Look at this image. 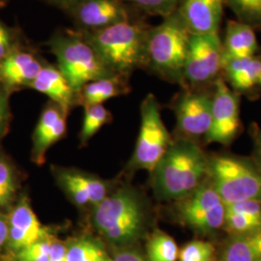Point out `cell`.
<instances>
[{
    "label": "cell",
    "mask_w": 261,
    "mask_h": 261,
    "mask_svg": "<svg viewBox=\"0 0 261 261\" xmlns=\"http://www.w3.org/2000/svg\"><path fill=\"white\" fill-rule=\"evenodd\" d=\"M210 159L193 140L171 142L153 172V187L161 199L181 200L209 176Z\"/></svg>",
    "instance_id": "cell-1"
},
{
    "label": "cell",
    "mask_w": 261,
    "mask_h": 261,
    "mask_svg": "<svg viewBox=\"0 0 261 261\" xmlns=\"http://www.w3.org/2000/svg\"><path fill=\"white\" fill-rule=\"evenodd\" d=\"M149 29L130 19L108 28L84 31L83 34L114 74L125 75L145 64Z\"/></svg>",
    "instance_id": "cell-2"
},
{
    "label": "cell",
    "mask_w": 261,
    "mask_h": 261,
    "mask_svg": "<svg viewBox=\"0 0 261 261\" xmlns=\"http://www.w3.org/2000/svg\"><path fill=\"white\" fill-rule=\"evenodd\" d=\"M49 47L56 56L59 71L75 93L90 82L116 75L106 65L83 32H59L50 39Z\"/></svg>",
    "instance_id": "cell-3"
},
{
    "label": "cell",
    "mask_w": 261,
    "mask_h": 261,
    "mask_svg": "<svg viewBox=\"0 0 261 261\" xmlns=\"http://www.w3.org/2000/svg\"><path fill=\"white\" fill-rule=\"evenodd\" d=\"M144 208L138 196L122 189L95 206V227L110 242L128 244L140 236L145 223Z\"/></svg>",
    "instance_id": "cell-4"
},
{
    "label": "cell",
    "mask_w": 261,
    "mask_h": 261,
    "mask_svg": "<svg viewBox=\"0 0 261 261\" xmlns=\"http://www.w3.org/2000/svg\"><path fill=\"white\" fill-rule=\"evenodd\" d=\"M190 35L176 12L162 24L150 28L145 64L173 81L184 80Z\"/></svg>",
    "instance_id": "cell-5"
},
{
    "label": "cell",
    "mask_w": 261,
    "mask_h": 261,
    "mask_svg": "<svg viewBox=\"0 0 261 261\" xmlns=\"http://www.w3.org/2000/svg\"><path fill=\"white\" fill-rule=\"evenodd\" d=\"M209 177L225 204L261 202V170L231 156L210 159Z\"/></svg>",
    "instance_id": "cell-6"
},
{
    "label": "cell",
    "mask_w": 261,
    "mask_h": 261,
    "mask_svg": "<svg viewBox=\"0 0 261 261\" xmlns=\"http://www.w3.org/2000/svg\"><path fill=\"white\" fill-rule=\"evenodd\" d=\"M171 143L162 119L158 101L149 94L141 103L140 134L132 164L135 168L153 171Z\"/></svg>",
    "instance_id": "cell-7"
},
{
    "label": "cell",
    "mask_w": 261,
    "mask_h": 261,
    "mask_svg": "<svg viewBox=\"0 0 261 261\" xmlns=\"http://www.w3.org/2000/svg\"><path fill=\"white\" fill-rule=\"evenodd\" d=\"M181 200L180 217L193 229L209 233L224 226L225 203L210 181Z\"/></svg>",
    "instance_id": "cell-8"
},
{
    "label": "cell",
    "mask_w": 261,
    "mask_h": 261,
    "mask_svg": "<svg viewBox=\"0 0 261 261\" xmlns=\"http://www.w3.org/2000/svg\"><path fill=\"white\" fill-rule=\"evenodd\" d=\"M223 44L219 33L191 34L188 45L184 80L193 84L214 80L222 69Z\"/></svg>",
    "instance_id": "cell-9"
},
{
    "label": "cell",
    "mask_w": 261,
    "mask_h": 261,
    "mask_svg": "<svg viewBox=\"0 0 261 261\" xmlns=\"http://www.w3.org/2000/svg\"><path fill=\"white\" fill-rule=\"evenodd\" d=\"M240 127L239 99L223 80L216 82L212 97L211 124L205 139L208 142L228 144L236 137Z\"/></svg>",
    "instance_id": "cell-10"
},
{
    "label": "cell",
    "mask_w": 261,
    "mask_h": 261,
    "mask_svg": "<svg viewBox=\"0 0 261 261\" xmlns=\"http://www.w3.org/2000/svg\"><path fill=\"white\" fill-rule=\"evenodd\" d=\"M212 98L204 93L183 94L175 106L178 128L189 137L205 136L211 124Z\"/></svg>",
    "instance_id": "cell-11"
},
{
    "label": "cell",
    "mask_w": 261,
    "mask_h": 261,
    "mask_svg": "<svg viewBox=\"0 0 261 261\" xmlns=\"http://www.w3.org/2000/svg\"><path fill=\"white\" fill-rule=\"evenodd\" d=\"M71 11L76 22L90 30L132 19L127 4L121 0H85Z\"/></svg>",
    "instance_id": "cell-12"
},
{
    "label": "cell",
    "mask_w": 261,
    "mask_h": 261,
    "mask_svg": "<svg viewBox=\"0 0 261 261\" xmlns=\"http://www.w3.org/2000/svg\"><path fill=\"white\" fill-rule=\"evenodd\" d=\"M224 0H182L178 17L190 34L216 33L223 16Z\"/></svg>",
    "instance_id": "cell-13"
},
{
    "label": "cell",
    "mask_w": 261,
    "mask_h": 261,
    "mask_svg": "<svg viewBox=\"0 0 261 261\" xmlns=\"http://www.w3.org/2000/svg\"><path fill=\"white\" fill-rule=\"evenodd\" d=\"M47 237V229L40 223L29 203L27 200L20 201L8 219L7 242L10 248L18 252Z\"/></svg>",
    "instance_id": "cell-14"
},
{
    "label": "cell",
    "mask_w": 261,
    "mask_h": 261,
    "mask_svg": "<svg viewBox=\"0 0 261 261\" xmlns=\"http://www.w3.org/2000/svg\"><path fill=\"white\" fill-rule=\"evenodd\" d=\"M43 65L36 56L28 51H11L0 62V76L9 86L30 85Z\"/></svg>",
    "instance_id": "cell-15"
},
{
    "label": "cell",
    "mask_w": 261,
    "mask_h": 261,
    "mask_svg": "<svg viewBox=\"0 0 261 261\" xmlns=\"http://www.w3.org/2000/svg\"><path fill=\"white\" fill-rule=\"evenodd\" d=\"M29 86L47 95L65 112L73 103L75 91L59 69L53 66H43Z\"/></svg>",
    "instance_id": "cell-16"
},
{
    "label": "cell",
    "mask_w": 261,
    "mask_h": 261,
    "mask_svg": "<svg viewBox=\"0 0 261 261\" xmlns=\"http://www.w3.org/2000/svg\"><path fill=\"white\" fill-rule=\"evenodd\" d=\"M257 47L253 28L241 21H228L223 45V58L253 56Z\"/></svg>",
    "instance_id": "cell-17"
},
{
    "label": "cell",
    "mask_w": 261,
    "mask_h": 261,
    "mask_svg": "<svg viewBox=\"0 0 261 261\" xmlns=\"http://www.w3.org/2000/svg\"><path fill=\"white\" fill-rule=\"evenodd\" d=\"M229 83L236 90L245 91L258 84L261 75V58L255 56L244 58H222Z\"/></svg>",
    "instance_id": "cell-18"
},
{
    "label": "cell",
    "mask_w": 261,
    "mask_h": 261,
    "mask_svg": "<svg viewBox=\"0 0 261 261\" xmlns=\"http://www.w3.org/2000/svg\"><path fill=\"white\" fill-rule=\"evenodd\" d=\"M261 260V231L233 235L224 247L222 261Z\"/></svg>",
    "instance_id": "cell-19"
},
{
    "label": "cell",
    "mask_w": 261,
    "mask_h": 261,
    "mask_svg": "<svg viewBox=\"0 0 261 261\" xmlns=\"http://www.w3.org/2000/svg\"><path fill=\"white\" fill-rule=\"evenodd\" d=\"M124 90V84L120 75L103 77L85 84L80 90L84 106L102 105L109 99L120 95Z\"/></svg>",
    "instance_id": "cell-20"
},
{
    "label": "cell",
    "mask_w": 261,
    "mask_h": 261,
    "mask_svg": "<svg viewBox=\"0 0 261 261\" xmlns=\"http://www.w3.org/2000/svg\"><path fill=\"white\" fill-rule=\"evenodd\" d=\"M67 261H112L100 243L80 238L67 247Z\"/></svg>",
    "instance_id": "cell-21"
},
{
    "label": "cell",
    "mask_w": 261,
    "mask_h": 261,
    "mask_svg": "<svg viewBox=\"0 0 261 261\" xmlns=\"http://www.w3.org/2000/svg\"><path fill=\"white\" fill-rule=\"evenodd\" d=\"M147 261H176L178 259L177 244L172 237L157 230L147 243Z\"/></svg>",
    "instance_id": "cell-22"
},
{
    "label": "cell",
    "mask_w": 261,
    "mask_h": 261,
    "mask_svg": "<svg viewBox=\"0 0 261 261\" xmlns=\"http://www.w3.org/2000/svg\"><path fill=\"white\" fill-rule=\"evenodd\" d=\"M59 182L65 189L67 194L72 197L76 205L83 206L90 204L89 195L84 185L81 172L76 171H63L59 173Z\"/></svg>",
    "instance_id": "cell-23"
},
{
    "label": "cell",
    "mask_w": 261,
    "mask_h": 261,
    "mask_svg": "<svg viewBox=\"0 0 261 261\" xmlns=\"http://www.w3.org/2000/svg\"><path fill=\"white\" fill-rule=\"evenodd\" d=\"M110 118V113L103 105H92L85 107L84 124L81 132L83 141L91 139Z\"/></svg>",
    "instance_id": "cell-24"
},
{
    "label": "cell",
    "mask_w": 261,
    "mask_h": 261,
    "mask_svg": "<svg viewBox=\"0 0 261 261\" xmlns=\"http://www.w3.org/2000/svg\"><path fill=\"white\" fill-rule=\"evenodd\" d=\"M239 21L252 28L261 27V0H225Z\"/></svg>",
    "instance_id": "cell-25"
},
{
    "label": "cell",
    "mask_w": 261,
    "mask_h": 261,
    "mask_svg": "<svg viewBox=\"0 0 261 261\" xmlns=\"http://www.w3.org/2000/svg\"><path fill=\"white\" fill-rule=\"evenodd\" d=\"M223 227L232 235L252 233L261 231V220L247 215L234 213L225 209Z\"/></svg>",
    "instance_id": "cell-26"
},
{
    "label": "cell",
    "mask_w": 261,
    "mask_h": 261,
    "mask_svg": "<svg viewBox=\"0 0 261 261\" xmlns=\"http://www.w3.org/2000/svg\"><path fill=\"white\" fill-rule=\"evenodd\" d=\"M65 117L66 114H63L43 135L34 138V156L37 162H42L46 151L64 136L66 132Z\"/></svg>",
    "instance_id": "cell-27"
},
{
    "label": "cell",
    "mask_w": 261,
    "mask_h": 261,
    "mask_svg": "<svg viewBox=\"0 0 261 261\" xmlns=\"http://www.w3.org/2000/svg\"><path fill=\"white\" fill-rule=\"evenodd\" d=\"M154 16H162L165 19L177 11L182 0H121Z\"/></svg>",
    "instance_id": "cell-28"
},
{
    "label": "cell",
    "mask_w": 261,
    "mask_h": 261,
    "mask_svg": "<svg viewBox=\"0 0 261 261\" xmlns=\"http://www.w3.org/2000/svg\"><path fill=\"white\" fill-rule=\"evenodd\" d=\"M215 248L211 243L196 240L188 243L178 254L179 261H212Z\"/></svg>",
    "instance_id": "cell-29"
},
{
    "label": "cell",
    "mask_w": 261,
    "mask_h": 261,
    "mask_svg": "<svg viewBox=\"0 0 261 261\" xmlns=\"http://www.w3.org/2000/svg\"><path fill=\"white\" fill-rule=\"evenodd\" d=\"M16 194V180L8 164L0 161V208L8 205Z\"/></svg>",
    "instance_id": "cell-30"
},
{
    "label": "cell",
    "mask_w": 261,
    "mask_h": 261,
    "mask_svg": "<svg viewBox=\"0 0 261 261\" xmlns=\"http://www.w3.org/2000/svg\"><path fill=\"white\" fill-rule=\"evenodd\" d=\"M53 241L48 238L42 239L18 252L19 261H48Z\"/></svg>",
    "instance_id": "cell-31"
},
{
    "label": "cell",
    "mask_w": 261,
    "mask_h": 261,
    "mask_svg": "<svg viewBox=\"0 0 261 261\" xmlns=\"http://www.w3.org/2000/svg\"><path fill=\"white\" fill-rule=\"evenodd\" d=\"M225 209L234 213L247 215L261 220V202L259 201H242L225 204Z\"/></svg>",
    "instance_id": "cell-32"
},
{
    "label": "cell",
    "mask_w": 261,
    "mask_h": 261,
    "mask_svg": "<svg viewBox=\"0 0 261 261\" xmlns=\"http://www.w3.org/2000/svg\"><path fill=\"white\" fill-rule=\"evenodd\" d=\"M11 53V38L6 28L0 23V62Z\"/></svg>",
    "instance_id": "cell-33"
},
{
    "label": "cell",
    "mask_w": 261,
    "mask_h": 261,
    "mask_svg": "<svg viewBox=\"0 0 261 261\" xmlns=\"http://www.w3.org/2000/svg\"><path fill=\"white\" fill-rule=\"evenodd\" d=\"M48 261H67V247L60 242H53Z\"/></svg>",
    "instance_id": "cell-34"
},
{
    "label": "cell",
    "mask_w": 261,
    "mask_h": 261,
    "mask_svg": "<svg viewBox=\"0 0 261 261\" xmlns=\"http://www.w3.org/2000/svg\"><path fill=\"white\" fill-rule=\"evenodd\" d=\"M112 261H147L142 254L134 250H124L121 252H118L115 255Z\"/></svg>",
    "instance_id": "cell-35"
},
{
    "label": "cell",
    "mask_w": 261,
    "mask_h": 261,
    "mask_svg": "<svg viewBox=\"0 0 261 261\" xmlns=\"http://www.w3.org/2000/svg\"><path fill=\"white\" fill-rule=\"evenodd\" d=\"M253 156L256 168L261 170V130H256L253 134Z\"/></svg>",
    "instance_id": "cell-36"
},
{
    "label": "cell",
    "mask_w": 261,
    "mask_h": 261,
    "mask_svg": "<svg viewBox=\"0 0 261 261\" xmlns=\"http://www.w3.org/2000/svg\"><path fill=\"white\" fill-rule=\"evenodd\" d=\"M8 238V219L0 213V249Z\"/></svg>",
    "instance_id": "cell-37"
},
{
    "label": "cell",
    "mask_w": 261,
    "mask_h": 261,
    "mask_svg": "<svg viewBox=\"0 0 261 261\" xmlns=\"http://www.w3.org/2000/svg\"><path fill=\"white\" fill-rule=\"evenodd\" d=\"M8 115V108L6 99L0 96V132L2 130Z\"/></svg>",
    "instance_id": "cell-38"
},
{
    "label": "cell",
    "mask_w": 261,
    "mask_h": 261,
    "mask_svg": "<svg viewBox=\"0 0 261 261\" xmlns=\"http://www.w3.org/2000/svg\"><path fill=\"white\" fill-rule=\"evenodd\" d=\"M49 1L55 3L57 6L71 10L75 7L76 5L84 2L85 0H49Z\"/></svg>",
    "instance_id": "cell-39"
},
{
    "label": "cell",
    "mask_w": 261,
    "mask_h": 261,
    "mask_svg": "<svg viewBox=\"0 0 261 261\" xmlns=\"http://www.w3.org/2000/svg\"><path fill=\"white\" fill-rule=\"evenodd\" d=\"M258 84H259V85H261V75H260V79H259V81H258Z\"/></svg>",
    "instance_id": "cell-40"
},
{
    "label": "cell",
    "mask_w": 261,
    "mask_h": 261,
    "mask_svg": "<svg viewBox=\"0 0 261 261\" xmlns=\"http://www.w3.org/2000/svg\"><path fill=\"white\" fill-rule=\"evenodd\" d=\"M259 261H261V260H259Z\"/></svg>",
    "instance_id": "cell-41"
}]
</instances>
